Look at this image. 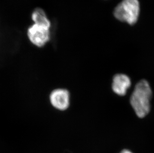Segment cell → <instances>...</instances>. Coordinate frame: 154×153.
I'll use <instances>...</instances> for the list:
<instances>
[{"mask_svg":"<svg viewBox=\"0 0 154 153\" xmlns=\"http://www.w3.org/2000/svg\"><path fill=\"white\" fill-rule=\"evenodd\" d=\"M131 85L130 78L123 74H116L113 79L112 90L115 94L121 96L124 95Z\"/></svg>","mask_w":154,"mask_h":153,"instance_id":"5","label":"cell"},{"mask_svg":"<svg viewBox=\"0 0 154 153\" xmlns=\"http://www.w3.org/2000/svg\"><path fill=\"white\" fill-rule=\"evenodd\" d=\"M50 28L48 26L34 23L28 29L29 41L38 47L45 46L51 39Z\"/></svg>","mask_w":154,"mask_h":153,"instance_id":"3","label":"cell"},{"mask_svg":"<svg viewBox=\"0 0 154 153\" xmlns=\"http://www.w3.org/2000/svg\"><path fill=\"white\" fill-rule=\"evenodd\" d=\"M139 11L138 0H124L117 6L114 14L119 20L132 25L137 22Z\"/></svg>","mask_w":154,"mask_h":153,"instance_id":"2","label":"cell"},{"mask_svg":"<svg viewBox=\"0 0 154 153\" xmlns=\"http://www.w3.org/2000/svg\"><path fill=\"white\" fill-rule=\"evenodd\" d=\"M32 19L35 24L51 27V22L42 9L37 8L32 12Z\"/></svg>","mask_w":154,"mask_h":153,"instance_id":"6","label":"cell"},{"mask_svg":"<svg viewBox=\"0 0 154 153\" xmlns=\"http://www.w3.org/2000/svg\"><path fill=\"white\" fill-rule=\"evenodd\" d=\"M120 153H133L131 152V151L127 150V149H124L123 150H122Z\"/></svg>","mask_w":154,"mask_h":153,"instance_id":"7","label":"cell"},{"mask_svg":"<svg viewBox=\"0 0 154 153\" xmlns=\"http://www.w3.org/2000/svg\"><path fill=\"white\" fill-rule=\"evenodd\" d=\"M50 100L53 107L60 111H64L70 105V94L64 88H57L51 92Z\"/></svg>","mask_w":154,"mask_h":153,"instance_id":"4","label":"cell"},{"mask_svg":"<svg viewBox=\"0 0 154 153\" xmlns=\"http://www.w3.org/2000/svg\"><path fill=\"white\" fill-rule=\"evenodd\" d=\"M152 95V89L148 81L142 80L136 84L130 98V104L139 118L145 117L150 112Z\"/></svg>","mask_w":154,"mask_h":153,"instance_id":"1","label":"cell"}]
</instances>
